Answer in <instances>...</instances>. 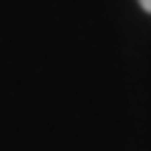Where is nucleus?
Returning <instances> with one entry per match:
<instances>
[{"mask_svg":"<svg viewBox=\"0 0 151 151\" xmlns=\"http://www.w3.org/2000/svg\"><path fill=\"white\" fill-rule=\"evenodd\" d=\"M140 6H143L146 11H151V0H140Z\"/></svg>","mask_w":151,"mask_h":151,"instance_id":"obj_1","label":"nucleus"}]
</instances>
